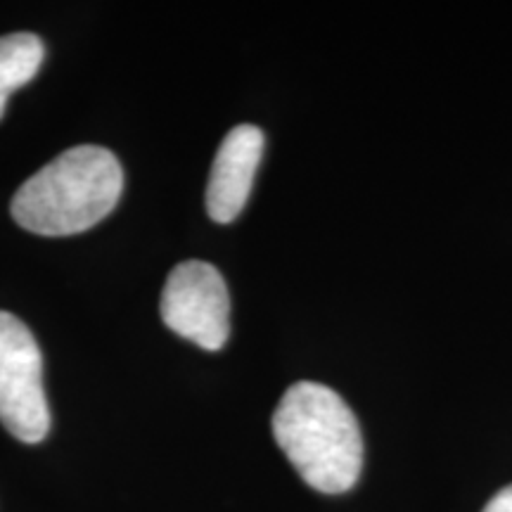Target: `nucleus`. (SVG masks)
Wrapping results in <instances>:
<instances>
[{
	"instance_id": "nucleus-4",
	"label": "nucleus",
	"mask_w": 512,
	"mask_h": 512,
	"mask_svg": "<svg viewBox=\"0 0 512 512\" xmlns=\"http://www.w3.org/2000/svg\"><path fill=\"white\" fill-rule=\"evenodd\" d=\"M162 320L178 337L219 351L230 335V297L219 268L207 261H183L166 278Z\"/></svg>"
},
{
	"instance_id": "nucleus-2",
	"label": "nucleus",
	"mask_w": 512,
	"mask_h": 512,
	"mask_svg": "<svg viewBox=\"0 0 512 512\" xmlns=\"http://www.w3.org/2000/svg\"><path fill=\"white\" fill-rule=\"evenodd\" d=\"M124 171L110 150L79 145L57 155L12 197V219L29 233L62 238L98 226L117 207Z\"/></svg>"
},
{
	"instance_id": "nucleus-3",
	"label": "nucleus",
	"mask_w": 512,
	"mask_h": 512,
	"mask_svg": "<svg viewBox=\"0 0 512 512\" xmlns=\"http://www.w3.org/2000/svg\"><path fill=\"white\" fill-rule=\"evenodd\" d=\"M0 422L24 444H41L50 432L41 349L34 332L8 311H0Z\"/></svg>"
},
{
	"instance_id": "nucleus-5",
	"label": "nucleus",
	"mask_w": 512,
	"mask_h": 512,
	"mask_svg": "<svg viewBox=\"0 0 512 512\" xmlns=\"http://www.w3.org/2000/svg\"><path fill=\"white\" fill-rule=\"evenodd\" d=\"M264 133L252 124H240L223 138L211 166L207 185V214L216 223H230L245 209L256 169L264 155Z\"/></svg>"
},
{
	"instance_id": "nucleus-7",
	"label": "nucleus",
	"mask_w": 512,
	"mask_h": 512,
	"mask_svg": "<svg viewBox=\"0 0 512 512\" xmlns=\"http://www.w3.org/2000/svg\"><path fill=\"white\" fill-rule=\"evenodd\" d=\"M482 512H512V484L498 491V494L486 503V508Z\"/></svg>"
},
{
	"instance_id": "nucleus-1",
	"label": "nucleus",
	"mask_w": 512,
	"mask_h": 512,
	"mask_svg": "<svg viewBox=\"0 0 512 512\" xmlns=\"http://www.w3.org/2000/svg\"><path fill=\"white\" fill-rule=\"evenodd\" d=\"M280 451L311 489L344 494L363 467V437L347 401L318 382H297L273 413Z\"/></svg>"
},
{
	"instance_id": "nucleus-6",
	"label": "nucleus",
	"mask_w": 512,
	"mask_h": 512,
	"mask_svg": "<svg viewBox=\"0 0 512 512\" xmlns=\"http://www.w3.org/2000/svg\"><path fill=\"white\" fill-rule=\"evenodd\" d=\"M46 48L36 34H10L0 38V119L8 98L24 83H29L41 69Z\"/></svg>"
}]
</instances>
